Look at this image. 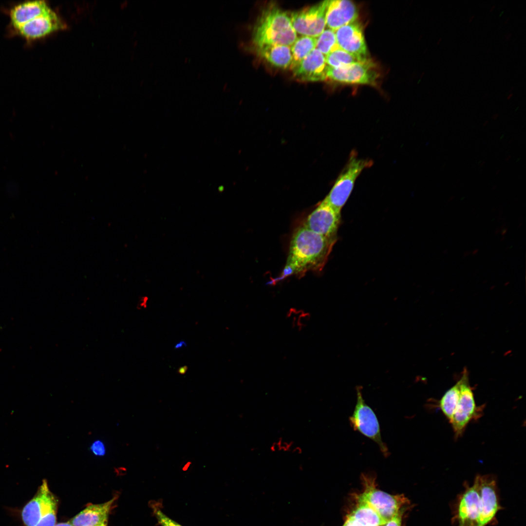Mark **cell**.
I'll return each instance as SVG.
<instances>
[{
  "label": "cell",
  "instance_id": "obj_1",
  "mask_svg": "<svg viewBox=\"0 0 526 526\" xmlns=\"http://www.w3.org/2000/svg\"><path fill=\"white\" fill-rule=\"evenodd\" d=\"M502 509L496 480L490 475H477L471 485L466 484L452 507L453 526H488L496 523Z\"/></svg>",
  "mask_w": 526,
  "mask_h": 526
},
{
  "label": "cell",
  "instance_id": "obj_2",
  "mask_svg": "<svg viewBox=\"0 0 526 526\" xmlns=\"http://www.w3.org/2000/svg\"><path fill=\"white\" fill-rule=\"evenodd\" d=\"M337 238H328L305 227H299L291 241L282 279L309 271H320L325 265Z\"/></svg>",
  "mask_w": 526,
  "mask_h": 526
},
{
  "label": "cell",
  "instance_id": "obj_3",
  "mask_svg": "<svg viewBox=\"0 0 526 526\" xmlns=\"http://www.w3.org/2000/svg\"><path fill=\"white\" fill-rule=\"evenodd\" d=\"M253 31L252 39L256 48L270 45L290 46L297 38L290 16L273 4L262 11Z\"/></svg>",
  "mask_w": 526,
  "mask_h": 526
},
{
  "label": "cell",
  "instance_id": "obj_4",
  "mask_svg": "<svg viewBox=\"0 0 526 526\" xmlns=\"http://www.w3.org/2000/svg\"><path fill=\"white\" fill-rule=\"evenodd\" d=\"M373 164L371 160L359 158L357 152L352 151L347 164L323 201L340 212L353 190L356 179L364 169L370 168Z\"/></svg>",
  "mask_w": 526,
  "mask_h": 526
},
{
  "label": "cell",
  "instance_id": "obj_5",
  "mask_svg": "<svg viewBox=\"0 0 526 526\" xmlns=\"http://www.w3.org/2000/svg\"><path fill=\"white\" fill-rule=\"evenodd\" d=\"M361 477L364 489L358 500L366 502L387 522L400 510L405 499L402 495H392L377 489L373 476L362 474Z\"/></svg>",
  "mask_w": 526,
  "mask_h": 526
},
{
  "label": "cell",
  "instance_id": "obj_6",
  "mask_svg": "<svg viewBox=\"0 0 526 526\" xmlns=\"http://www.w3.org/2000/svg\"><path fill=\"white\" fill-rule=\"evenodd\" d=\"M326 80L350 84L377 85L379 73L370 58L342 68L327 65Z\"/></svg>",
  "mask_w": 526,
  "mask_h": 526
},
{
  "label": "cell",
  "instance_id": "obj_7",
  "mask_svg": "<svg viewBox=\"0 0 526 526\" xmlns=\"http://www.w3.org/2000/svg\"><path fill=\"white\" fill-rule=\"evenodd\" d=\"M360 386L356 387L357 401L350 422L353 429L375 442L385 456L389 455L386 445L383 442L378 421L373 410L365 403Z\"/></svg>",
  "mask_w": 526,
  "mask_h": 526
},
{
  "label": "cell",
  "instance_id": "obj_8",
  "mask_svg": "<svg viewBox=\"0 0 526 526\" xmlns=\"http://www.w3.org/2000/svg\"><path fill=\"white\" fill-rule=\"evenodd\" d=\"M460 394L450 423L455 438L460 436L469 423L481 416L483 408L476 406L466 371L459 380Z\"/></svg>",
  "mask_w": 526,
  "mask_h": 526
},
{
  "label": "cell",
  "instance_id": "obj_9",
  "mask_svg": "<svg viewBox=\"0 0 526 526\" xmlns=\"http://www.w3.org/2000/svg\"><path fill=\"white\" fill-rule=\"evenodd\" d=\"M329 0L291 13L290 17L296 33L302 36L317 38L324 30Z\"/></svg>",
  "mask_w": 526,
  "mask_h": 526
},
{
  "label": "cell",
  "instance_id": "obj_10",
  "mask_svg": "<svg viewBox=\"0 0 526 526\" xmlns=\"http://www.w3.org/2000/svg\"><path fill=\"white\" fill-rule=\"evenodd\" d=\"M340 220V212L322 201L308 215L303 225L326 238H337Z\"/></svg>",
  "mask_w": 526,
  "mask_h": 526
},
{
  "label": "cell",
  "instance_id": "obj_11",
  "mask_svg": "<svg viewBox=\"0 0 526 526\" xmlns=\"http://www.w3.org/2000/svg\"><path fill=\"white\" fill-rule=\"evenodd\" d=\"M334 32L340 49L360 60L369 58L362 27L358 22L356 21L345 25Z\"/></svg>",
  "mask_w": 526,
  "mask_h": 526
},
{
  "label": "cell",
  "instance_id": "obj_12",
  "mask_svg": "<svg viewBox=\"0 0 526 526\" xmlns=\"http://www.w3.org/2000/svg\"><path fill=\"white\" fill-rule=\"evenodd\" d=\"M57 500L50 490L47 481L43 480L34 497L24 506L21 517L25 526H36Z\"/></svg>",
  "mask_w": 526,
  "mask_h": 526
},
{
  "label": "cell",
  "instance_id": "obj_13",
  "mask_svg": "<svg viewBox=\"0 0 526 526\" xmlns=\"http://www.w3.org/2000/svg\"><path fill=\"white\" fill-rule=\"evenodd\" d=\"M326 68L325 56L315 48L290 69L296 79L301 81L316 82L326 80Z\"/></svg>",
  "mask_w": 526,
  "mask_h": 526
},
{
  "label": "cell",
  "instance_id": "obj_14",
  "mask_svg": "<svg viewBox=\"0 0 526 526\" xmlns=\"http://www.w3.org/2000/svg\"><path fill=\"white\" fill-rule=\"evenodd\" d=\"M65 27V24L51 9L47 13L25 23L16 30L24 38L35 40Z\"/></svg>",
  "mask_w": 526,
  "mask_h": 526
},
{
  "label": "cell",
  "instance_id": "obj_15",
  "mask_svg": "<svg viewBox=\"0 0 526 526\" xmlns=\"http://www.w3.org/2000/svg\"><path fill=\"white\" fill-rule=\"evenodd\" d=\"M356 5L347 0H329L326 25L334 31L345 25L356 21L358 18Z\"/></svg>",
  "mask_w": 526,
  "mask_h": 526
},
{
  "label": "cell",
  "instance_id": "obj_16",
  "mask_svg": "<svg viewBox=\"0 0 526 526\" xmlns=\"http://www.w3.org/2000/svg\"><path fill=\"white\" fill-rule=\"evenodd\" d=\"M116 497L103 503L89 505L69 522L73 526H94L108 522Z\"/></svg>",
  "mask_w": 526,
  "mask_h": 526
},
{
  "label": "cell",
  "instance_id": "obj_17",
  "mask_svg": "<svg viewBox=\"0 0 526 526\" xmlns=\"http://www.w3.org/2000/svg\"><path fill=\"white\" fill-rule=\"evenodd\" d=\"M51 10L44 0L28 1L18 4L10 12L11 23L15 29H17Z\"/></svg>",
  "mask_w": 526,
  "mask_h": 526
},
{
  "label": "cell",
  "instance_id": "obj_18",
  "mask_svg": "<svg viewBox=\"0 0 526 526\" xmlns=\"http://www.w3.org/2000/svg\"><path fill=\"white\" fill-rule=\"evenodd\" d=\"M257 50L260 56L272 66L285 69L290 68L292 62L290 47L283 45H270L259 48Z\"/></svg>",
  "mask_w": 526,
  "mask_h": 526
},
{
  "label": "cell",
  "instance_id": "obj_19",
  "mask_svg": "<svg viewBox=\"0 0 526 526\" xmlns=\"http://www.w3.org/2000/svg\"><path fill=\"white\" fill-rule=\"evenodd\" d=\"M349 515L368 526H381L387 523L366 502L359 500L356 508Z\"/></svg>",
  "mask_w": 526,
  "mask_h": 526
},
{
  "label": "cell",
  "instance_id": "obj_20",
  "mask_svg": "<svg viewBox=\"0 0 526 526\" xmlns=\"http://www.w3.org/2000/svg\"><path fill=\"white\" fill-rule=\"evenodd\" d=\"M317 38L301 36L297 38L290 47L292 62L290 68L295 65L316 48Z\"/></svg>",
  "mask_w": 526,
  "mask_h": 526
},
{
  "label": "cell",
  "instance_id": "obj_21",
  "mask_svg": "<svg viewBox=\"0 0 526 526\" xmlns=\"http://www.w3.org/2000/svg\"><path fill=\"white\" fill-rule=\"evenodd\" d=\"M460 394L459 380L448 390L439 401L438 406L449 422L451 420Z\"/></svg>",
  "mask_w": 526,
  "mask_h": 526
},
{
  "label": "cell",
  "instance_id": "obj_22",
  "mask_svg": "<svg viewBox=\"0 0 526 526\" xmlns=\"http://www.w3.org/2000/svg\"><path fill=\"white\" fill-rule=\"evenodd\" d=\"M325 59L327 65L333 68H342L362 61L340 48L325 56Z\"/></svg>",
  "mask_w": 526,
  "mask_h": 526
},
{
  "label": "cell",
  "instance_id": "obj_23",
  "mask_svg": "<svg viewBox=\"0 0 526 526\" xmlns=\"http://www.w3.org/2000/svg\"><path fill=\"white\" fill-rule=\"evenodd\" d=\"M339 48L335 32L332 29L324 30L317 38L316 48L325 56Z\"/></svg>",
  "mask_w": 526,
  "mask_h": 526
},
{
  "label": "cell",
  "instance_id": "obj_24",
  "mask_svg": "<svg viewBox=\"0 0 526 526\" xmlns=\"http://www.w3.org/2000/svg\"><path fill=\"white\" fill-rule=\"evenodd\" d=\"M149 506L151 508L152 513L156 518L158 523L161 526H182L170 518L162 511L161 509L162 505L160 502L151 501L149 502Z\"/></svg>",
  "mask_w": 526,
  "mask_h": 526
},
{
  "label": "cell",
  "instance_id": "obj_25",
  "mask_svg": "<svg viewBox=\"0 0 526 526\" xmlns=\"http://www.w3.org/2000/svg\"><path fill=\"white\" fill-rule=\"evenodd\" d=\"M57 502L52 505L36 526H55L56 519Z\"/></svg>",
  "mask_w": 526,
  "mask_h": 526
},
{
  "label": "cell",
  "instance_id": "obj_26",
  "mask_svg": "<svg viewBox=\"0 0 526 526\" xmlns=\"http://www.w3.org/2000/svg\"><path fill=\"white\" fill-rule=\"evenodd\" d=\"M294 447L292 441L284 440L280 437L271 444L270 450L272 452H292Z\"/></svg>",
  "mask_w": 526,
  "mask_h": 526
},
{
  "label": "cell",
  "instance_id": "obj_27",
  "mask_svg": "<svg viewBox=\"0 0 526 526\" xmlns=\"http://www.w3.org/2000/svg\"><path fill=\"white\" fill-rule=\"evenodd\" d=\"M90 451L97 456H103L106 454V447L103 442L100 440L94 441L91 445Z\"/></svg>",
  "mask_w": 526,
  "mask_h": 526
},
{
  "label": "cell",
  "instance_id": "obj_28",
  "mask_svg": "<svg viewBox=\"0 0 526 526\" xmlns=\"http://www.w3.org/2000/svg\"><path fill=\"white\" fill-rule=\"evenodd\" d=\"M402 510L400 509L392 519L388 521L385 526H401Z\"/></svg>",
  "mask_w": 526,
  "mask_h": 526
},
{
  "label": "cell",
  "instance_id": "obj_29",
  "mask_svg": "<svg viewBox=\"0 0 526 526\" xmlns=\"http://www.w3.org/2000/svg\"><path fill=\"white\" fill-rule=\"evenodd\" d=\"M342 526H368L359 520L348 515L346 521Z\"/></svg>",
  "mask_w": 526,
  "mask_h": 526
},
{
  "label": "cell",
  "instance_id": "obj_30",
  "mask_svg": "<svg viewBox=\"0 0 526 526\" xmlns=\"http://www.w3.org/2000/svg\"><path fill=\"white\" fill-rule=\"evenodd\" d=\"M147 297H143L141 298L137 304V308L139 309L145 308L147 307Z\"/></svg>",
  "mask_w": 526,
  "mask_h": 526
},
{
  "label": "cell",
  "instance_id": "obj_31",
  "mask_svg": "<svg viewBox=\"0 0 526 526\" xmlns=\"http://www.w3.org/2000/svg\"><path fill=\"white\" fill-rule=\"evenodd\" d=\"M183 346L187 347V344L185 341L181 340V341H179V342H178L175 345L174 348L176 349H180V348H182Z\"/></svg>",
  "mask_w": 526,
  "mask_h": 526
},
{
  "label": "cell",
  "instance_id": "obj_32",
  "mask_svg": "<svg viewBox=\"0 0 526 526\" xmlns=\"http://www.w3.org/2000/svg\"><path fill=\"white\" fill-rule=\"evenodd\" d=\"M302 450L301 448V447H298V446H297V447L294 446L293 447V449H292V453H295V454H301L302 453Z\"/></svg>",
  "mask_w": 526,
  "mask_h": 526
},
{
  "label": "cell",
  "instance_id": "obj_33",
  "mask_svg": "<svg viewBox=\"0 0 526 526\" xmlns=\"http://www.w3.org/2000/svg\"><path fill=\"white\" fill-rule=\"evenodd\" d=\"M188 366H184L180 367L178 370V373L181 375L185 374L188 370Z\"/></svg>",
  "mask_w": 526,
  "mask_h": 526
},
{
  "label": "cell",
  "instance_id": "obj_34",
  "mask_svg": "<svg viewBox=\"0 0 526 526\" xmlns=\"http://www.w3.org/2000/svg\"><path fill=\"white\" fill-rule=\"evenodd\" d=\"M55 526H73L69 521L67 522L59 523L56 524Z\"/></svg>",
  "mask_w": 526,
  "mask_h": 526
},
{
  "label": "cell",
  "instance_id": "obj_35",
  "mask_svg": "<svg viewBox=\"0 0 526 526\" xmlns=\"http://www.w3.org/2000/svg\"><path fill=\"white\" fill-rule=\"evenodd\" d=\"M511 36H512V34L511 33L508 32V33H506L504 36V37L503 38V39H504V40H508L511 37Z\"/></svg>",
  "mask_w": 526,
  "mask_h": 526
},
{
  "label": "cell",
  "instance_id": "obj_36",
  "mask_svg": "<svg viewBox=\"0 0 526 526\" xmlns=\"http://www.w3.org/2000/svg\"><path fill=\"white\" fill-rule=\"evenodd\" d=\"M507 227H504V228H503L502 229H501L500 230L501 236H504L507 234Z\"/></svg>",
  "mask_w": 526,
  "mask_h": 526
},
{
  "label": "cell",
  "instance_id": "obj_37",
  "mask_svg": "<svg viewBox=\"0 0 526 526\" xmlns=\"http://www.w3.org/2000/svg\"><path fill=\"white\" fill-rule=\"evenodd\" d=\"M470 254H471V251H465L464 252L463 257V258H465V257H467L468 256H469Z\"/></svg>",
  "mask_w": 526,
  "mask_h": 526
},
{
  "label": "cell",
  "instance_id": "obj_38",
  "mask_svg": "<svg viewBox=\"0 0 526 526\" xmlns=\"http://www.w3.org/2000/svg\"><path fill=\"white\" fill-rule=\"evenodd\" d=\"M478 252H479V249L478 248H475L472 252H471V254L472 256H474V255H476L478 253Z\"/></svg>",
  "mask_w": 526,
  "mask_h": 526
},
{
  "label": "cell",
  "instance_id": "obj_39",
  "mask_svg": "<svg viewBox=\"0 0 526 526\" xmlns=\"http://www.w3.org/2000/svg\"><path fill=\"white\" fill-rule=\"evenodd\" d=\"M499 115L498 113H495L492 116L491 118L492 120H495L498 118Z\"/></svg>",
  "mask_w": 526,
  "mask_h": 526
},
{
  "label": "cell",
  "instance_id": "obj_40",
  "mask_svg": "<svg viewBox=\"0 0 526 526\" xmlns=\"http://www.w3.org/2000/svg\"><path fill=\"white\" fill-rule=\"evenodd\" d=\"M474 17H475L474 15H471L469 19V22H471L472 21V20L474 18Z\"/></svg>",
  "mask_w": 526,
  "mask_h": 526
},
{
  "label": "cell",
  "instance_id": "obj_41",
  "mask_svg": "<svg viewBox=\"0 0 526 526\" xmlns=\"http://www.w3.org/2000/svg\"><path fill=\"white\" fill-rule=\"evenodd\" d=\"M513 95V93H510V94H508V95H507V100H509V99H510V98H511V97H512Z\"/></svg>",
  "mask_w": 526,
  "mask_h": 526
},
{
  "label": "cell",
  "instance_id": "obj_42",
  "mask_svg": "<svg viewBox=\"0 0 526 526\" xmlns=\"http://www.w3.org/2000/svg\"><path fill=\"white\" fill-rule=\"evenodd\" d=\"M94 526H108V522H105L100 525H98Z\"/></svg>",
  "mask_w": 526,
  "mask_h": 526
},
{
  "label": "cell",
  "instance_id": "obj_43",
  "mask_svg": "<svg viewBox=\"0 0 526 526\" xmlns=\"http://www.w3.org/2000/svg\"><path fill=\"white\" fill-rule=\"evenodd\" d=\"M509 20H510V18H507L505 19V21L504 22V24H506L507 23V22L509 21Z\"/></svg>",
  "mask_w": 526,
  "mask_h": 526
},
{
  "label": "cell",
  "instance_id": "obj_44",
  "mask_svg": "<svg viewBox=\"0 0 526 526\" xmlns=\"http://www.w3.org/2000/svg\"><path fill=\"white\" fill-rule=\"evenodd\" d=\"M442 38H439L438 39V40L437 41V42H436V45H439V44L440 43V42H441V41H442Z\"/></svg>",
  "mask_w": 526,
  "mask_h": 526
},
{
  "label": "cell",
  "instance_id": "obj_45",
  "mask_svg": "<svg viewBox=\"0 0 526 526\" xmlns=\"http://www.w3.org/2000/svg\"><path fill=\"white\" fill-rule=\"evenodd\" d=\"M448 252H449V250L447 249H445L443 251L442 253L444 254H447V253H448Z\"/></svg>",
  "mask_w": 526,
  "mask_h": 526
},
{
  "label": "cell",
  "instance_id": "obj_46",
  "mask_svg": "<svg viewBox=\"0 0 526 526\" xmlns=\"http://www.w3.org/2000/svg\"><path fill=\"white\" fill-rule=\"evenodd\" d=\"M454 196H453H453H451V197H450L449 198V200H448V202H451V201H452V200H453V199H454Z\"/></svg>",
  "mask_w": 526,
  "mask_h": 526
},
{
  "label": "cell",
  "instance_id": "obj_47",
  "mask_svg": "<svg viewBox=\"0 0 526 526\" xmlns=\"http://www.w3.org/2000/svg\"><path fill=\"white\" fill-rule=\"evenodd\" d=\"M495 5H492V6H491V7H490V9H489V12H491V11H493V9H494V8H495Z\"/></svg>",
  "mask_w": 526,
  "mask_h": 526
},
{
  "label": "cell",
  "instance_id": "obj_48",
  "mask_svg": "<svg viewBox=\"0 0 526 526\" xmlns=\"http://www.w3.org/2000/svg\"><path fill=\"white\" fill-rule=\"evenodd\" d=\"M492 50V47L489 48L486 52V54H488Z\"/></svg>",
  "mask_w": 526,
  "mask_h": 526
},
{
  "label": "cell",
  "instance_id": "obj_49",
  "mask_svg": "<svg viewBox=\"0 0 526 526\" xmlns=\"http://www.w3.org/2000/svg\"><path fill=\"white\" fill-rule=\"evenodd\" d=\"M500 230L499 228H497L496 230H495L494 233H495V234H497L499 233V232H500Z\"/></svg>",
  "mask_w": 526,
  "mask_h": 526
},
{
  "label": "cell",
  "instance_id": "obj_50",
  "mask_svg": "<svg viewBox=\"0 0 526 526\" xmlns=\"http://www.w3.org/2000/svg\"><path fill=\"white\" fill-rule=\"evenodd\" d=\"M514 89H515V87L514 86H512L511 87V88L509 90V93H510V92H511L513 91V90H514Z\"/></svg>",
  "mask_w": 526,
  "mask_h": 526
},
{
  "label": "cell",
  "instance_id": "obj_51",
  "mask_svg": "<svg viewBox=\"0 0 526 526\" xmlns=\"http://www.w3.org/2000/svg\"><path fill=\"white\" fill-rule=\"evenodd\" d=\"M488 123V120H486L483 124V126H486Z\"/></svg>",
  "mask_w": 526,
  "mask_h": 526
},
{
  "label": "cell",
  "instance_id": "obj_52",
  "mask_svg": "<svg viewBox=\"0 0 526 526\" xmlns=\"http://www.w3.org/2000/svg\"><path fill=\"white\" fill-rule=\"evenodd\" d=\"M485 163V161H482V163H481V164L480 165V166L481 167H482V166H483V165H484Z\"/></svg>",
  "mask_w": 526,
  "mask_h": 526
},
{
  "label": "cell",
  "instance_id": "obj_53",
  "mask_svg": "<svg viewBox=\"0 0 526 526\" xmlns=\"http://www.w3.org/2000/svg\"><path fill=\"white\" fill-rule=\"evenodd\" d=\"M505 239V236H503L500 240V242H503Z\"/></svg>",
  "mask_w": 526,
  "mask_h": 526
},
{
  "label": "cell",
  "instance_id": "obj_54",
  "mask_svg": "<svg viewBox=\"0 0 526 526\" xmlns=\"http://www.w3.org/2000/svg\"><path fill=\"white\" fill-rule=\"evenodd\" d=\"M510 158H511V156L509 155V156H508V157H507V158H506V161H508V160H509V159H510Z\"/></svg>",
  "mask_w": 526,
  "mask_h": 526
},
{
  "label": "cell",
  "instance_id": "obj_55",
  "mask_svg": "<svg viewBox=\"0 0 526 526\" xmlns=\"http://www.w3.org/2000/svg\"><path fill=\"white\" fill-rule=\"evenodd\" d=\"M500 171H501V169H498V170H497V171L496 172V173H496V175L498 174L499 173H500Z\"/></svg>",
  "mask_w": 526,
  "mask_h": 526
},
{
  "label": "cell",
  "instance_id": "obj_56",
  "mask_svg": "<svg viewBox=\"0 0 526 526\" xmlns=\"http://www.w3.org/2000/svg\"><path fill=\"white\" fill-rule=\"evenodd\" d=\"M497 185L493 186L492 188V189L494 190L495 189H496L497 188Z\"/></svg>",
  "mask_w": 526,
  "mask_h": 526
},
{
  "label": "cell",
  "instance_id": "obj_57",
  "mask_svg": "<svg viewBox=\"0 0 526 526\" xmlns=\"http://www.w3.org/2000/svg\"><path fill=\"white\" fill-rule=\"evenodd\" d=\"M523 223L522 222H521L520 223V224L518 225V227H520L523 225Z\"/></svg>",
  "mask_w": 526,
  "mask_h": 526
},
{
  "label": "cell",
  "instance_id": "obj_58",
  "mask_svg": "<svg viewBox=\"0 0 526 526\" xmlns=\"http://www.w3.org/2000/svg\"><path fill=\"white\" fill-rule=\"evenodd\" d=\"M495 209H496V208H495V207H494V208H493V209H492V211H492V212H493V211H495Z\"/></svg>",
  "mask_w": 526,
  "mask_h": 526
},
{
  "label": "cell",
  "instance_id": "obj_59",
  "mask_svg": "<svg viewBox=\"0 0 526 526\" xmlns=\"http://www.w3.org/2000/svg\"><path fill=\"white\" fill-rule=\"evenodd\" d=\"M512 140H513L512 139L509 140V141L508 142V143L509 144L510 143H511L512 142Z\"/></svg>",
  "mask_w": 526,
  "mask_h": 526
},
{
  "label": "cell",
  "instance_id": "obj_60",
  "mask_svg": "<svg viewBox=\"0 0 526 526\" xmlns=\"http://www.w3.org/2000/svg\"><path fill=\"white\" fill-rule=\"evenodd\" d=\"M509 283V282H507L505 283V285H507Z\"/></svg>",
  "mask_w": 526,
  "mask_h": 526
},
{
  "label": "cell",
  "instance_id": "obj_61",
  "mask_svg": "<svg viewBox=\"0 0 526 526\" xmlns=\"http://www.w3.org/2000/svg\"></svg>",
  "mask_w": 526,
  "mask_h": 526
}]
</instances>
